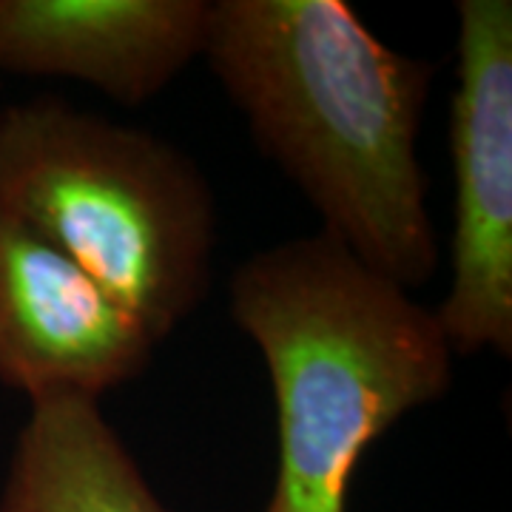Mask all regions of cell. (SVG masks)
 <instances>
[{"instance_id": "obj_6", "label": "cell", "mask_w": 512, "mask_h": 512, "mask_svg": "<svg viewBox=\"0 0 512 512\" xmlns=\"http://www.w3.org/2000/svg\"><path fill=\"white\" fill-rule=\"evenodd\" d=\"M211 0H0V72L143 106L202 57Z\"/></svg>"}, {"instance_id": "obj_3", "label": "cell", "mask_w": 512, "mask_h": 512, "mask_svg": "<svg viewBox=\"0 0 512 512\" xmlns=\"http://www.w3.org/2000/svg\"><path fill=\"white\" fill-rule=\"evenodd\" d=\"M0 205L89 276L154 345L211 291L217 202L146 128L40 94L0 109Z\"/></svg>"}, {"instance_id": "obj_7", "label": "cell", "mask_w": 512, "mask_h": 512, "mask_svg": "<svg viewBox=\"0 0 512 512\" xmlns=\"http://www.w3.org/2000/svg\"><path fill=\"white\" fill-rule=\"evenodd\" d=\"M0 512H174L89 396L29 402Z\"/></svg>"}, {"instance_id": "obj_5", "label": "cell", "mask_w": 512, "mask_h": 512, "mask_svg": "<svg viewBox=\"0 0 512 512\" xmlns=\"http://www.w3.org/2000/svg\"><path fill=\"white\" fill-rule=\"evenodd\" d=\"M154 342L23 222L0 205V384L29 402L97 399L134 382Z\"/></svg>"}, {"instance_id": "obj_1", "label": "cell", "mask_w": 512, "mask_h": 512, "mask_svg": "<svg viewBox=\"0 0 512 512\" xmlns=\"http://www.w3.org/2000/svg\"><path fill=\"white\" fill-rule=\"evenodd\" d=\"M202 57L322 231L413 291L441 251L419 163L433 63L390 49L345 0H211Z\"/></svg>"}, {"instance_id": "obj_4", "label": "cell", "mask_w": 512, "mask_h": 512, "mask_svg": "<svg viewBox=\"0 0 512 512\" xmlns=\"http://www.w3.org/2000/svg\"><path fill=\"white\" fill-rule=\"evenodd\" d=\"M450 100V288L436 319L453 356H512V3L458 0Z\"/></svg>"}, {"instance_id": "obj_2", "label": "cell", "mask_w": 512, "mask_h": 512, "mask_svg": "<svg viewBox=\"0 0 512 512\" xmlns=\"http://www.w3.org/2000/svg\"><path fill=\"white\" fill-rule=\"evenodd\" d=\"M228 308L274 387L276 476L262 512H348L370 444L453 384L436 311L325 231L248 256Z\"/></svg>"}]
</instances>
